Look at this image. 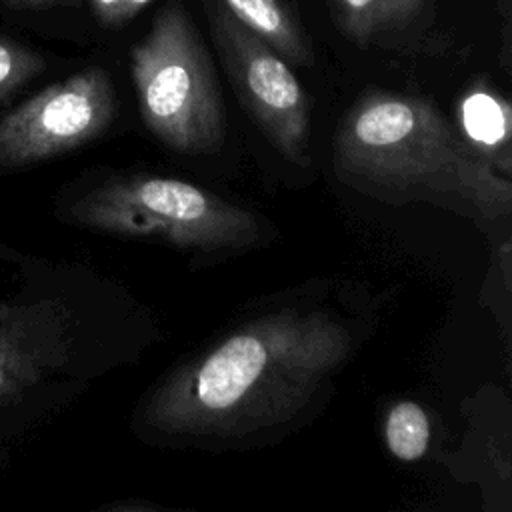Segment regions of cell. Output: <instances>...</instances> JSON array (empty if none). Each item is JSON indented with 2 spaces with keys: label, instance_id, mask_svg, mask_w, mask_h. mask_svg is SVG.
Wrapping results in <instances>:
<instances>
[{
  "label": "cell",
  "instance_id": "6da1fadb",
  "mask_svg": "<svg viewBox=\"0 0 512 512\" xmlns=\"http://www.w3.org/2000/svg\"><path fill=\"white\" fill-rule=\"evenodd\" d=\"M352 344V330L332 312H270L166 374L142 418L180 438H240L276 428L314 400L346 364Z\"/></svg>",
  "mask_w": 512,
  "mask_h": 512
},
{
  "label": "cell",
  "instance_id": "7a4b0ae2",
  "mask_svg": "<svg viewBox=\"0 0 512 512\" xmlns=\"http://www.w3.org/2000/svg\"><path fill=\"white\" fill-rule=\"evenodd\" d=\"M332 164L338 180L388 204L460 202L480 218L506 216L512 204L510 182L420 96H360L338 124Z\"/></svg>",
  "mask_w": 512,
  "mask_h": 512
},
{
  "label": "cell",
  "instance_id": "3957f363",
  "mask_svg": "<svg viewBox=\"0 0 512 512\" xmlns=\"http://www.w3.org/2000/svg\"><path fill=\"white\" fill-rule=\"evenodd\" d=\"M144 126L182 154L216 152L226 112L212 58L180 0H168L130 52Z\"/></svg>",
  "mask_w": 512,
  "mask_h": 512
},
{
  "label": "cell",
  "instance_id": "277c9868",
  "mask_svg": "<svg viewBox=\"0 0 512 512\" xmlns=\"http://www.w3.org/2000/svg\"><path fill=\"white\" fill-rule=\"evenodd\" d=\"M82 226L126 238H154L204 252L256 246L254 214L196 184L152 176H112L70 208Z\"/></svg>",
  "mask_w": 512,
  "mask_h": 512
},
{
  "label": "cell",
  "instance_id": "5b68a950",
  "mask_svg": "<svg viewBox=\"0 0 512 512\" xmlns=\"http://www.w3.org/2000/svg\"><path fill=\"white\" fill-rule=\"evenodd\" d=\"M230 84L266 140L290 162L310 160V102L288 62L218 0H202Z\"/></svg>",
  "mask_w": 512,
  "mask_h": 512
},
{
  "label": "cell",
  "instance_id": "8992f818",
  "mask_svg": "<svg viewBox=\"0 0 512 512\" xmlns=\"http://www.w3.org/2000/svg\"><path fill=\"white\" fill-rule=\"evenodd\" d=\"M110 74L90 66L50 84L0 120V166H24L100 136L116 116Z\"/></svg>",
  "mask_w": 512,
  "mask_h": 512
},
{
  "label": "cell",
  "instance_id": "52a82bcc",
  "mask_svg": "<svg viewBox=\"0 0 512 512\" xmlns=\"http://www.w3.org/2000/svg\"><path fill=\"white\" fill-rule=\"evenodd\" d=\"M68 342L66 314L56 302L6 306L0 318V402L62 366Z\"/></svg>",
  "mask_w": 512,
  "mask_h": 512
},
{
  "label": "cell",
  "instance_id": "ba28073f",
  "mask_svg": "<svg viewBox=\"0 0 512 512\" xmlns=\"http://www.w3.org/2000/svg\"><path fill=\"white\" fill-rule=\"evenodd\" d=\"M236 20L268 42L286 62L310 66L314 50L290 0H218Z\"/></svg>",
  "mask_w": 512,
  "mask_h": 512
},
{
  "label": "cell",
  "instance_id": "9c48e42d",
  "mask_svg": "<svg viewBox=\"0 0 512 512\" xmlns=\"http://www.w3.org/2000/svg\"><path fill=\"white\" fill-rule=\"evenodd\" d=\"M460 124L476 146L496 150L510 136V106L496 92L476 86L460 102Z\"/></svg>",
  "mask_w": 512,
  "mask_h": 512
},
{
  "label": "cell",
  "instance_id": "30bf717a",
  "mask_svg": "<svg viewBox=\"0 0 512 512\" xmlns=\"http://www.w3.org/2000/svg\"><path fill=\"white\" fill-rule=\"evenodd\" d=\"M386 446L392 456L414 462L424 456L430 442V422L424 408L412 400H400L386 416Z\"/></svg>",
  "mask_w": 512,
  "mask_h": 512
},
{
  "label": "cell",
  "instance_id": "8fae6325",
  "mask_svg": "<svg viewBox=\"0 0 512 512\" xmlns=\"http://www.w3.org/2000/svg\"><path fill=\"white\" fill-rule=\"evenodd\" d=\"M334 24L356 44L364 46L380 32L384 0H326Z\"/></svg>",
  "mask_w": 512,
  "mask_h": 512
},
{
  "label": "cell",
  "instance_id": "7c38bea8",
  "mask_svg": "<svg viewBox=\"0 0 512 512\" xmlns=\"http://www.w3.org/2000/svg\"><path fill=\"white\" fill-rule=\"evenodd\" d=\"M44 70V60L36 52L0 36V102Z\"/></svg>",
  "mask_w": 512,
  "mask_h": 512
},
{
  "label": "cell",
  "instance_id": "4fadbf2b",
  "mask_svg": "<svg viewBox=\"0 0 512 512\" xmlns=\"http://www.w3.org/2000/svg\"><path fill=\"white\" fill-rule=\"evenodd\" d=\"M154 0H90L92 12L100 26L120 28L134 20Z\"/></svg>",
  "mask_w": 512,
  "mask_h": 512
},
{
  "label": "cell",
  "instance_id": "5bb4252c",
  "mask_svg": "<svg viewBox=\"0 0 512 512\" xmlns=\"http://www.w3.org/2000/svg\"><path fill=\"white\" fill-rule=\"evenodd\" d=\"M426 0H384L380 30H398L412 22Z\"/></svg>",
  "mask_w": 512,
  "mask_h": 512
},
{
  "label": "cell",
  "instance_id": "9a60e30c",
  "mask_svg": "<svg viewBox=\"0 0 512 512\" xmlns=\"http://www.w3.org/2000/svg\"><path fill=\"white\" fill-rule=\"evenodd\" d=\"M8 2L18 8H44V6H52V4H58L64 0H8Z\"/></svg>",
  "mask_w": 512,
  "mask_h": 512
},
{
  "label": "cell",
  "instance_id": "2e32d148",
  "mask_svg": "<svg viewBox=\"0 0 512 512\" xmlns=\"http://www.w3.org/2000/svg\"><path fill=\"white\" fill-rule=\"evenodd\" d=\"M4 310H6V306H0V318H2V314H4Z\"/></svg>",
  "mask_w": 512,
  "mask_h": 512
}]
</instances>
